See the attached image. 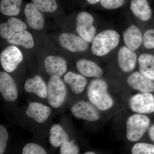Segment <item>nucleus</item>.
I'll use <instances>...</instances> for the list:
<instances>
[{"label":"nucleus","mask_w":154,"mask_h":154,"mask_svg":"<svg viewBox=\"0 0 154 154\" xmlns=\"http://www.w3.org/2000/svg\"><path fill=\"white\" fill-rule=\"evenodd\" d=\"M87 95L90 102L99 110H109L113 105V99L108 93L107 83L102 79L91 81L88 86Z\"/></svg>","instance_id":"nucleus-1"},{"label":"nucleus","mask_w":154,"mask_h":154,"mask_svg":"<svg viewBox=\"0 0 154 154\" xmlns=\"http://www.w3.org/2000/svg\"><path fill=\"white\" fill-rule=\"evenodd\" d=\"M120 35L115 30H107L98 33L92 42L91 50L94 55L103 56L117 47Z\"/></svg>","instance_id":"nucleus-2"},{"label":"nucleus","mask_w":154,"mask_h":154,"mask_svg":"<svg viewBox=\"0 0 154 154\" xmlns=\"http://www.w3.org/2000/svg\"><path fill=\"white\" fill-rule=\"evenodd\" d=\"M67 96L64 82L60 78L51 77L47 85V99L48 104L54 108L62 106Z\"/></svg>","instance_id":"nucleus-3"},{"label":"nucleus","mask_w":154,"mask_h":154,"mask_svg":"<svg viewBox=\"0 0 154 154\" xmlns=\"http://www.w3.org/2000/svg\"><path fill=\"white\" fill-rule=\"evenodd\" d=\"M150 119L140 114H135L128 119L126 123V136L130 141L139 140L149 127Z\"/></svg>","instance_id":"nucleus-4"},{"label":"nucleus","mask_w":154,"mask_h":154,"mask_svg":"<svg viewBox=\"0 0 154 154\" xmlns=\"http://www.w3.org/2000/svg\"><path fill=\"white\" fill-rule=\"evenodd\" d=\"M94 17L87 12H81L76 18V30L80 36L88 42L94 40L96 33Z\"/></svg>","instance_id":"nucleus-5"},{"label":"nucleus","mask_w":154,"mask_h":154,"mask_svg":"<svg viewBox=\"0 0 154 154\" xmlns=\"http://www.w3.org/2000/svg\"><path fill=\"white\" fill-rule=\"evenodd\" d=\"M131 110L139 114L154 112V96L150 93H143L134 95L129 101Z\"/></svg>","instance_id":"nucleus-6"},{"label":"nucleus","mask_w":154,"mask_h":154,"mask_svg":"<svg viewBox=\"0 0 154 154\" xmlns=\"http://www.w3.org/2000/svg\"><path fill=\"white\" fill-rule=\"evenodd\" d=\"M23 58L21 51L14 45L6 48L0 54L1 65L7 72L14 71L22 62Z\"/></svg>","instance_id":"nucleus-7"},{"label":"nucleus","mask_w":154,"mask_h":154,"mask_svg":"<svg viewBox=\"0 0 154 154\" xmlns=\"http://www.w3.org/2000/svg\"><path fill=\"white\" fill-rule=\"evenodd\" d=\"M97 109L91 102L80 100L72 106L71 111L76 118L95 122L99 120L100 117Z\"/></svg>","instance_id":"nucleus-8"},{"label":"nucleus","mask_w":154,"mask_h":154,"mask_svg":"<svg viewBox=\"0 0 154 154\" xmlns=\"http://www.w3.org/2000/svg\"><path fill=\"white\" fill-rule=\"evenodd\" d=\"M61 46L72 52H84L88 49V42L80 36L73 33H64L58 38Z\"/></svg>","instance_id":"nucleus-9"},{"label":"nucleus","mask_w":154,"mask_h":154,"mask_svg":"<svg viewBox=\"0 0 154 154\" xmlns=\"http://www.w3.org/2000/svg\"><path fill=\"white\" fill-rule=\"evenodd\" d=\"M0 93L7 102H14L18 98V88L16 82L6 72H0Z\"/></svg>","instance_id":"nucleus-10"},{"label":"nucleus","mask_w":154,"mask_h":154,"mask_svg":"<svg viewBox=\"0 0 154 154\" xmlns=\"http://www.w3.org/2000/svg\"><path fill=\"white\" fill-rule=\"evenodd\" d=\"M45 70L51 77L60 78L67 69L66 60L58 56L49 55L44 60Z\"/></svg>","instance_id":"nucleus-11"},{"label":"nucleus","mask_w":154,"mask_h":154,"mask_svg":"<svg viewBox=\"0 0 154 154\" xmlns=\"http://www.w3.org/2000/svg\"><path fill=\"white\" fill-rule=\"evenodd\" d=\"M127 83L131 88L142 93H150L154 91V82L140 72L131 74L127 79Z\"/></svg>","instance_id":"nucleus-12"},{"label":"nucleus","mask_w":154,"mask_h":154,"mask_svg":"<svg viewBox=\"0 0 154 154\" xmlns=\"http://www.w3.org/2000/svg\"><path fill=\"white\" fill-rule=\"evenodd\" d=\"M51 113L50 107L37 102H30L26 111L28 117L39 123L46 121Z\"/></svg>","instance_id":"nucleus-13"},{"label":"nucleus","mask_w":154,"mask_h":154,"mask_svg":"<svg viewBox=\"0 0 154 154\" xmlns=\"http://www.w3.org/2000/svg\"><path fill=\"white\" fill-rule=\"evenodd\" d=\"M117 60L122 70L125 72L128 73L134 69L137 57L134 51L126 46H122L119 51Z\"/></svg>","instance_id":"nucleus-14"},{"label":"nucleus","mask_w":154,"mask_h":154,"mask_svg":"<svg viewBox=\"0 0 154 154\" xmlns=\"http://www.w3.org/2000/svg\"><path fill=\"white\" fill-rule=\"evenodd\" d=\"M24 11L26 21L30 28L36 30H40L43 28L45 23L44 17L40 11L33 3L27 4Z\"/></svg>","instance_id":"nucleus-15"},{"label":"nucleus","mask_w":154,"mask_h":154,"mask_svg":"<svg viewBox=\"0 0 154 154\" xmlns=\"http://www.w3.org/2000/svg\"><path fill=\"white\" fill-rule=\"evenodd\" d=\"M24 88L25 91L28 93L34 94L42 99L47 98V85L38 75H35L26 80Z\"/></svg>","instance_id":"nucleus-16"},{"label":"nucleus","mask_w":154,"mask_h":154,"mask_svg":"<svg viewBox=\"0 0 154 154\" xmlns=\"http://www.w3.org/2000/svg\"><path fill=\"white\" fill-rule=\"evenodd\" d=\"M77 69L82 75L86 77L101 78L103 71L96 63L89 60L81 59L76 62Z\"/></svg>","instance_id":"nucleus-17"},{"label":"nucleus","mask_w":154,"mask_h":154,"mask_svg":"<svg viewBox=\"0 0 154 154\" xmlns=\"http://www.w3.org/2000/svg\"><path fill=\"white\" fill-rule=\"evenodd\" d=\"M26 24L22 20L14 17H11L7 22L0 25V34L3 38L8 39L18 32L25 30Z\"/></svg>","instance_id":"nucleus-18"},{"label":"nucleus","mask_w":154,"mask_h":154,"mask_svg":"<svg viewBox=\"0 0 154 154\" xmlns=\"http://www.w3.org/2000/svg\"><path fill=\"white\" fill-rule=\"evenodd\" d=\"M143 36L140 30L135 25L130 26L123 33V40L127 47L135 51L140 47Z\"/></svg>","instance_id":"nucleus-19"},{"label":"nucleus","mask_w":154,"mask_h":154,"mask_svg":"<svg viewBox=\"0 0 154 154\" xmlns=\"http://www.w3.org/2000/svg\"><path fill=\"white\" fill-rule=\"evenodd\" d=\"M130 9L134 16L141 21L146 22L151 18L152 9L147 0H132Z\"/></svg>","instance_id":"nucleus-20"},{"label":"nucleus","mask_w":154,"mask_h":154,"mask_svg":"<svg viewBox=\"0 0 154 154\" xmlns=\"http://www.w3.org/2000/svg\"><path fill=\"white\" fill-rule=\"evenodd\" d=\"M64 81L68 84L72 91L76 94L83 92L88 84V80L84 76L72 72H68L65 75Z\"/></svg>","instance_id":"nucleus-21"},{"label":"nucleus","mask_w":154,"mask_h":154,"mask_svg":"<svg viewBox=\"0 0 154 154\" xmlns=\"http://www.w3.org/2000/svg\"><path fill=\"white\" fill-rule=\"evenodd\" d=\"M69 140L68 134L60 125L54 124L51 127L50 130L49 141L51 146L54 147H58Z\"/></svg>","instance_id":"nucleus-22"},{"label":"nucleus","mask_w":154,"mask_h":154,"mask_svg":"<svg viewBox=\"0 0 154 154\" xmlns=\"http://www.w3.org/2000/svg\"><path fill=\"white\" fill-rule=\"evenodd\" d=\"M138 62L141 73L154 81V55L150 54H143L139 57Z\"/></svg>","instance_id":"nucleus-23"},{"label":"nucleus","mask_w":154,"mask_h":154,"mask_svg":"<svg viewBox=\"0 0 154 154\" xmlns=\"http://www.w3.org/2000/svg\"><path fill=\"white\" fill-rule=\"evenodd\" d=\"M10 44L21 45L27 49L33 48L34 43L33 36L27 30H22L7 39Z\"/></svg>","instance_id":"nucleus-24"},{"label":"nucleus","mask_w":154,"mask_h":154,"mask_svg":"<svg viewBox=\"0 0 154 154\" xmlns=\"http://www.w3.org/2000/svg\"><path fill=\"white\" fill-rule=\"evenodd\" d=\"M22 0H1L0 11L4 15L16 16L19 14Z\"/></svg>","instance_id":"nucleus-25"},{"label":"nucleus","mask_w":154,"mask_h":154,"mask_svg":"<svg viewBox=\"0 0 154 154\" xmlns=\"http://www.w3.org/2000/svg\"><path fill=\"white\" fill-rule=\"evenodd\" d=\"M34 5L41 12L53 13L57 8L56 0H32Z\"/></svg>","instance_id":"nucleus-26"},{"label":"nucleus","mask_w":154,"mask_h":154,"mask_svg":"<svg viewBox=\"0 0 154 154\" xmlns=\"http://www.w3.org/2000/svg\"><path fill=\"white\" fill-rule=\"evenodd\" d=\"M132 154H154V145L139 143L135 144L131 149Z\"/></svg>","instance_id":"nucleus-27"},{"label":"nucleus","mask_w":154,"mask_h":154,"mask_svg":"<svg viewBox=\"0 0 154 154\" xmlns=\"http://www.w3.org/2000/svg\"><path fill=\"white\" fill-rule=\"evenodd\" d=\"M22 154H48L42 146L38 144H27L22 149Z\"/></svg>","instance_id":"nucleus-28"},{"label":"nucleus","mask_w":154,"mask_h":154,"mask_svg":"<svg viewBox=\"0 0 154 154\" xmlns=\"http://www.w3.org/2000/svg\"><path fill=\"white\" fill-rule=\"evenodd\" d=\"M79 148L72 141L63 144L60 149V154H79Z\"/></svg>","instance_id":"nucleus-29"},{"label":"nucleus","mask_w":154,"mask_h":154,"mask_svg":"<svg viewBox=\"0 0 154 154\" xmlns=\"http://www.w3.org/2000/svg\"><path fill=\"white\" fill-rule=\"evenodd\" d=\"M143 42L144 46L147 49H154V29L146 30L143 36Z\"/></svg>","instance_id":"nucleus-30"},{"label":"nucleus","mask_w":154,"mask_h":154,"mask_svg":"<svg viewBox=\"0 0 154 154\" xmlns=\"http://www.w3.org/2000/svg\"><path fill=\"white\" fill-rule=\"evenodd\" d=\"M8 139L7 129L3 125H0V154H3L5 151Z\"/></svg>","instance_id":"nucleus-31"},{"label":"nucleus","mask_w":154,"mask_h":154,"mask_svg":"<svg viewBox=\"0 0 154 154\" xmlns=\"http://www.w3.org/2000/svg\"><path fill=\"white\" fill-rule=\"evenodd\" d=\"M101 5L106 9L113 10L118 8L123 5L125 0H101Z\"/></svg>","instance_id":"nucleus-32"},{"label":"nucleus","mask_w":154,"mask_h":154,"mask_svg":"<svg viewBox=\"0 0 154 154\" xmlns=\"http://www.w3.org/2000/svg\"><path fill=\"white\" fill-rule=\"evenodd\" d=\"M149 135L151 140L154 142V124L149 129Z\"/></svg>","instance_id":"nucleus-33"},{"label":"nucleus","mask_w":154,"mask_h":154,"mask_svg":"<svg viewBox=\"0 0 154 154\" xmlns=\"http://www.w3.org/2000/svg\"><path fill=\"white\" fill-rule=\"evenodd\" d=\"M88 2L90 4H92V5H94V4H96L98 2H100L101 0H87Z\"/></svg>","instance_id":"nucleus-34"},{"label":"nucleus","mask_w":154,"mask_h":154,"mask_svg":"<svg viewBox=\"0 0 154 154\" xmlns=\"http://www.w3.org/2000/svg\"><path fill=\"white\" fill-rule=\"evenodd\" d=\"M84 154H96L95 152H93L89 151L85 153Z\"/></svg>","instance_id":"nucleus-35"}]
</instances>
